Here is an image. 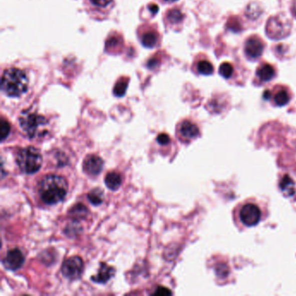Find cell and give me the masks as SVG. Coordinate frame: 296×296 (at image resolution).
<instances>
[{
  "instance_id": "obj_25",
  "label": "cell",
  "mask_w": 296,
  "mask_h": 296,
  "mask_svg": "<svg viewBox=\"0 0 296 296\" xmlns=\"http://www.w3.org/2000/svg\"><path fill=\"white\" fill-rule=\"evenodd\" d=\"M246 13H247L248 18H250L252 20H255V19H257L258 17L260 16V7L258 6L257 4H251L247 7Z\"/></svg>"
},
{
  "instance_id": "obj_30",
  "label": "cell",
  "mask_w": 296,
  "mask_h": 296,
  "mask_svg": "<svg viewBox=\"0 0 296 296\" xmlns=\"http://www.w3.org/2000/svg\"><path fill=\"white\" fill-rule=\"evenodd\" d=\"M171 291L168 289L166 287H163V286H160L157 287V289L156 290V292L154 293V294H159V295H166V294H171Z\"/></svg>"
},
{
  "instance_id": "obj_26",
  "label": "cell",
  "mask_w": 296,
  "mask_h": 296,
  "mask_svg": "<svg viewBox=\"0 0 296 296\" xmlns=\"http://www.w3.org/2000/svg\"><path fill=\"white\" fill-rule=\"evenodd\" d=\"M11 132L10 124L2 118L1 120V125H0V137H1V141H4L7 139L9 134Z\"/></svg>"
},
{
  "instance_id": "obj_3",
  "label": "cell",
  "mask_w": 296,
  "mask_h": 296,
  "mask_svg": "<svg viewBox=\"0 0 296 296\" xmlns=\"http://www.w3.org/2000/svg\"><path fill=\"white\" fill-rule=\"evenodd\" d=\"M20 124L30 138H35L47 133L46 126L48 124V121L36 112L24 111L20 117Z\"/></svg>"
},
{
  "instance_id": "obj_14",
  "label": "cell",
  "mask_w": 296,
  "mask_h": 296,
  "mask_svg": "<svg viewBox=\"0 0 296 296\" xmlns=\"http://www.w3.org/2000/svg\"><path fill=\"white\" fill-rule=\"evenodd\" d=\"M105 184L111 190H117L122 184V176L117 172H111L105 177Z\"/></svg>"
},
{
  "instance_id": "obj_32",
  "label": "cell",
  "mask_w": 296,
  "mask_h": 296,
  "mask_svg": "<svg viewBox=\"0 0 296 296\" xmlns=\"http://www.w3.org/2000/svg\"><path fill=\"white\" fill-rule=\"evenodd\" d=\"M150 10L152 12V13L155 14V13H157V11H158V8H157V6L156 5H153V6H150Z\"/></svg>"
},
{
  "instance_id": "obj_33",
  "label": "cell",
  "mask_w": 296,
  "mask_h": 296,
  "mask_svg": "<svg viewBox=\"0 0 296 296\" xmlns=\"http://www.w3.org/2000/svg\"><path fill=\"white\" fill-rule=\"evenodd\" d=\"M292 11L294 15H296V0H294V2L293 4V7H292Z\"/></svg>"
},
{
  "instance_id": "obj_22",
  "label": "cell",
  "mask_w": 296,
  "mask_h": 296,
  "mask_svg": "<svg viewBox=\"0 0 296 296\" xmlns=\"http://www.w3.org/2000/svg\"><path fill=\"white\" fill-rule=\"evenodd\" d=\"M167 18H168V20L170 23H180L183 19V15L181 13V11L178 10V9H172V10L169 11V13H167Z\"/></svg>"
},
{
  "instance_id": "obj_24",
  "label": "cell",
  "mask_w": 296,
  "mask_h": 296,
  "mask_svg": "<svg viewBox=\"0 0 296 296\" xmlns=\"http://www.w3.org/2000/svg\"><path fill=\"white\" fill-rule=\"evenodd\" d=\"M81 225L78 223L77 220H74V221H72L67 226V228L65 229V233L68 236L72 237V236H75L79 231H81Z\"/></svg>"
},
{
  "instance_id": "obj_1",
  "label": "cell",
  "mask_w": 296,
  "mask_h": 296,
  "mask_svg": "<svg viewBox=\"0 0 296 296\" xmlns=\"http://www.w3.org/2000/svg\"><path fill=\"white\" fill-rule=\"evenodd\" d=\"M68 191V183L63 176L49 175L40 182L39 192L43 202L53 205L61 202Z\"/></svg>"
},
{
  "instance_id": "obj_34",
  "label": "cell",
  "mask_w": 296,
  "mask_h": 296,
  "mask_svg": "<svg viewBox=\"0 0 296 296\" xmlns=\"http://www.w3.org/2000/svg\"><path fill=\"white\" fill-rule=\"evenodd\" d=\"M166 2H175V1H177V0H165Z\"/></svg>"
},
{
  "instance_id": "obj_4",
  "label": "cell",
  "mask_w": 296,
  "mask_h": 296,
  "mask_svg": "<svg viewBox=\"0 0 296 296\" xmlns=\"http://www.w3.org/2000/svg\"><path fill=\"white\" fill-rule=\"evenodd\" d=\"M42 155L38 149L33 146L26 147L19 151L17 163L22 172L32 175L38 172L42 166Z\"/></svg>"
},
{
  "instance_id": "obj_16",
  "label": "cell",
  "mask_w": 296,
  "mask_h": 296,
  "mask_svg": "<svg viewBox=\"0 0 296 296\" xmlns=\"http://www.w3.org/2000/svg\"><path fill=\"white\" fill-rule=\"evenodd\" d=\"M294 182L291 179V177L288 176H284L282 179L280 180V188L282 192L285 193L287 195H293L295 192V187H294Z\"/></svg>"
},
{
  "instance_id": "obj_6",
  "label": "cell",
  "mask_w": 296,
  "mask_h": 296,
  "mask_svg": "<svg viewBox=\"0 0 296 296\" xmlns=\"http://www.w3.org/2000/svg\"><path fill=\"white\" fill-rule=\"evenodd\" d=\"M240 220L247 227H253L260 222L261 211L260 208L254 203H247L240 209Z\"/></svg>"
},
{
  "instance_id": "obj_19",
  "label": "cell",
  "mask_w": 296,
  "mask_h": 296,
  "mask_svg": "<svg viewBox=\"0 0 296 296\" xmlns=\"http://www.w3.org/2000/svg\"><path fill=\"white\" fill-rule=\"evenodd\" d=\"M128 84H129V79L128 78H123L119 79L117 82V84L115 85L114 90H113L115 96L119 97V98L124 96V94L126 93V91H127Z\"/></svg>"
},
{
  "instance_id": "obj_20",
  "label": "cell",
  "mask_w": 296,
  "mask_h": 296,
  "mask_svg": "<svg viewBox=\"0 0 296 296\" xmlns=\"http://www.w3.org/2000/svg\"><path fill=\"white\" fill-rule=\"evenodd\" d=\"M197 70H198L199 73H201L202 75L208 76L211 75L214 72V67H213L211 63L206 61V60H202L198 63Z\"/></svg>"
},
{
  "instance_id": "obj_21",
  "label": "cell",
  "mask_w": 296,
  "mask_h": 296,
  "mask_svg": "<svg viewBox=\"0 0 296 296\" xmlns=\"http://www.w3.org/2000/svg\"><path fill=\"white\" fill-rule=\"evenodd\" d=\"M289 102V95L286 91H280L274 96V103L278 106H284Z\"/></svg>"
},
{
  "instance_id": "obj_2",
  "label": "cell",
  "mask_w": 296,
  "mask_h": 296,
  "mask_svg": "<svg viewBox=\"0 0 296 296\" xmlns=\"http://www.w3.org/2000/svg\"><path fill=\"white\" fill-rule=\"evenodd\" d=\"M29 79L26 72L20 69L12 68L4 72L1 90L11 98H19L28 90Z\"/></svg>"
},
{
  "instance_id": "obj_12",
  "label": "cell",
  "mask_w": 296,
  "mask_h": 296,
  "mask_svg": "<svg viewBox=\"0 0 296 296\" xmlns=\"http://www.w3.org/2000/svg\"><path fill=\"white\" fill-rule=\"evenodd\" d=\"M180 133L187 139H193L199 135V129L195 124L189 121H184L180 126Z\"/></svg>"
},
{
  "instance_id": "obj_17",
  "label": "cell",
  "mask_w": 296,
  "mask_h": 296,
  "mask_svg": "<svg viewBox=\"0 0 296 296\" xmlns=\"http://www.w3.org/2000/svg\"><path fill=\"white\" fill-rule=\"evenodd\" d=\"M69 214L74 218V220H78L80 218H85L88 214V209L85 205H83L81 203H78L71 208Z\"/></svg>"
},
{
  "instance_id": "obj_9",
  "label": "cell",
  "mask_w": 296,
  "mask_h": 296,
  "mask_svg": "<svg viewBox=\"0 0 296 296\" xmlns=\"http://www.w3.org/2000/svg\"><path fill=\"white\" fill-rule=\"evenodd\" d=\"M104 168V161L99 156L91 155L85 158L84 170L90 176H97L101 173Z\"/></svg>"
},
{
  "instance_id": "obj_23",
  "label": "cell",
  "mask_w": 296,
  "mask_h": 296,
  "mask_svg": "<svg viewBox=\"0 0 296 296\" xmlns=\"http://www.w3.org/2000/svg\"><path fill=\"white\" fill-rule=\"evenodd\" d=\"M234 68L229 63H222L220 68H219V73L221 77L224 78H229L233 75Z\"/></svg>"
},
{
  "instance_id": "obj_8",
  "label": "cell",
  "mask_w": 296,
  "mask_h": 296,
  "mask_svg": "<svg viewBox=\"0 0 296 296\" xmlns=\"http://www.w3.org/2000/svg\"><path fill=\"white\" fill-rule=\"evenodd\" d=\"M24 262H25V256L19 248H14L8 251L3 259L4 266L9 270L19 269L22 267Z\"/></svg>"
},
{
  "instance_id": "obj_7",
  "label": "cell",
  "mask_w": 296,
  "mask_h": 296,
  "mask_svg": "<svg viewBox=\"0 0 296 296\" xmlns=\"http://www.w3.org/2000/svg\"><path fill=\"white\" fill-rule=\"evenodd\" d=\"M63 275L69 280H77L84 271V262L79 256H72L65 260L62 265Z\"/></svg>"
},
{
  "instance_id": "obj_13",
  "label": "cell",
  "mask_w": 296,
  "mask_h": 296,
  "mask_svg": "<svg viewBox=\"0 0 296 296\" xmlns=\"http://www.w3.org/2000/svg\"><path fill=\"white\" fill-rule=\"evenodd\" d=\"M158 34L154 30H148L142 33L140 39L143 46L147 48H153L158 42Z\"/></svg>"
},
{
  "instance_id": "obj_29",
  "label": "cell",
  "mask_w": 296,
  "mask_h": 296,
  "mask_svg": "<svg viewBox=\"0 0 296 296\" xmlns=\"http://www.w3.org/2000/svg\"><path fill=\"white\" fill-rule=\"evenodd\" d=\"M91 3L98 7H106L112 2V0H91Z\"/></svg>"
},
{
  "instance_id": "obj_18",
  "label": "cell",
  "mask_w": 296,
  "mask_h": 296,
  "mask_svg": "<svg viewBox=\"0 0 296 296\" xmlns=\"http://www.w3.org/2000/svg\"><path fill=\"white\" fill-rule=\"evenodd\" d=\"M88 199L93 205H100L104 202V191L99 188L92 189L88 194Z\"/></svg>"
},
{
  "instance_id": "obj_28",
  "label": "cell",
  "mask_w": 296,
  "mask_h": 296,
  "mask_svg": "<svg viewBox=\"0 0 296 296\" xmlns=\"http://www.w3.org/2000/svg\"><path fill=\"white\" fill-rule=\"evenodd\" d=\"M157 142L159 143L161 145H166L170 142V138L167 134H160L157 137Z\"/></svg>"
},
{
  "instance_id": "obj_31",
  "label": "cell",
  "mask_w": 296,
  "mask_h": 296,
  "mask_svg": "<svg viewBox=\"0 0 296 296\" xmlns=\"http://www.w3.org/2000/svg\"><path fill=\"white\" fill-rule=\"evenodd\" d=\"M263 97H264V98H265V99H266V100H267V99H269V98H270V97H271L270 91H265V92H264Z\"/></svg>"
},
{
  "instance_id": "obj_15",
  "label": "cell",
  "mask_w": 296,
  "mask_h": 296,
  "mask_svg": "<svg viewBox=\"0 0 296 296\" xmlns=\"http://www.w3.org/2000/svg\"><path fill=\"white\" fill-rule=\"evenodd\" d=\"M275 75V72L273 66L268 64L263 65L258 69L257 76L261 81L267 82L270 81L271 79Z\"/></svg>"
},
{
  "instance_id": "obj_11",
  "label": "cell",
  "mask_w": 296,
  "mask_h": 296,
  "mask_svg": "<svg viewBox=\"0 0 296 296\" xmlns=\"http://www.w3.org/2000/svg\"><path fill=\"white\" fill-rule=\"evenodd\" d=\"M115 274V269L106 263L100 264V267L98 274L92 277L91 279L97 283H106L108 280H111Z\"/></svg>"
},
{
  "instance_id": "obj_27",
  "label": "cell",
  "mask_w": 296,
  "mask_h": 296,
  "mask_svg": "<svg viewBox=\"0 0 296 296\" xmlns=\"http://www.w3.org/2000/svg\"><path fill=\"white\" fill-rule=\"evenodd\" d=\"M122 44V41H120V38L117 37H110L107 41H106V50H113L115 46H119Z\"/></svg>"
},
{
  "instance_id": "obj_5",
  "label": "cell",
  "mask_w": 296,
  "mask_h": 296,
  "mask_svg": "<svg viewBox=\"0 0 296 296\" xmlns=\"http://www.w3.org/2000/svg\"><path fill=\"white\" fill-rule=\"evenodd\" d=\"M266 32L271 39H280L289 34L290 21L282 16L271 18L267 21Z\"/></svg>"
},
{
  "instance_id": "obj_10",
  "label": "cell",
  "mask_w": 296,
  "mask_h": 296,
  "mask_svg": "<svg viewBox=\"0 0 296 296\" xmlns=\"http://www.w3.org/2000/svg\"><path fill=\"white\" fill-rule=\"evenodd\" d=\"M264 45L261 40L252 37L245 43V52L251 59H258L263 52Z\"/></svg>"
}]
</instances>
